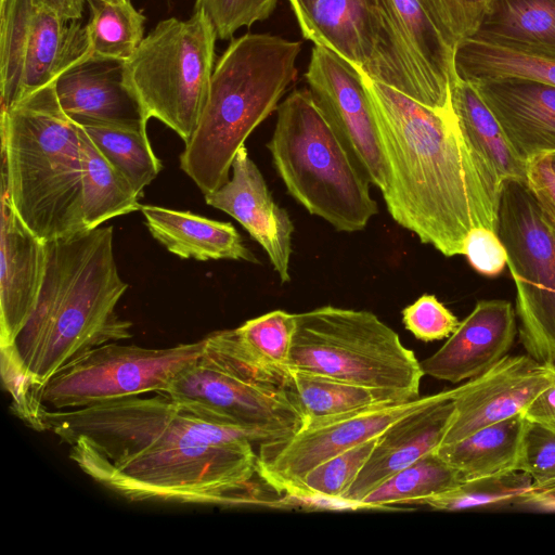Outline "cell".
<instances>
[{
    "label": "cell",
    "mask_w": 555,
    "mask_h": 555,
    "mask_svg": "<svg viewBox=\"0 0 555 555\" xmlns=\"http://www.w3.org/2000/svg\"><path fill=\"white\" fill-rule=\"evenodd\" d=\"M113 228L47 242L42 288L14 341L1 351V375L14 413L42 429V387L90 350L131 337L116 306L128 288L113 249Z\"/></svg>",
    "instance_id": "3"
},
{
    "label": "cell",
    "mask_w": 555,
    "mask_h": 555,
    "mask_svg": "<svg viewBox=\"0 0 555 555\" xmlns=\"http://www.w3.org/2000/svg\"><path fill=\"white\" fill-rule=\"evenodd\" d=\"M527 184L545 215L555 225V173L544 155L528 162Z\"/></svg>",
    "instance_id": "41"
},
{
    "label": "cell",
    "mask_w": 555,
    "mask_h": 555,
    "mask_svg": "<svg viewBox=\"0 0 555 555\" xmlns=\"http://www.w3.org/2000/svg\"><path fill=\"white\" fill-rule=\"evenodd\" d=\"M516 333L508 300H480L442 347L421 361L424 375L453 384L474 378L507 354Z\"/></svg>",
    "instance_id": "18"
},
{
    "label": "cell",
    "mask_w": 555,
    "mask_h": 555,
    "mask_svg": "<svg viewBox=\"0 0 555 555\" xmlns=\"http://www.w3.org/2000/svg\"><path fill=\"white\" fill-rule=\"evenodd\" d=\"M295 326L294 313L273 310L234 328L238 345L246 357L285 387L291 377V349Z\"/></svg>",
    "instance_id": "33"
},
{
    "label": "cell",
    "mask_w": 555,
    "mask_h": 555,
    "mask_svg": "<svg viewBox=\"0 0 555 555\" xmlns=\"http://www.w3.org/2000/svg\"><path fill=\"white\" fill-rule=\"evenodd\" d=\"M90 17L85 26L91 55L129 59L144 38L146 17L130 0H87Z\"/></svg>",
    "instance_id": "32"
},
{
    "label": "cell",
    "mask_w": 555,
    "mask_h": 555,
    "mask_svg": "<svg viewBox=\"0 0 555 555\" xmlns=\"http://www.w3.org/2000/svg\"><path fill=\"white\" fill-rule=\"evenodd\" d=\"M524 414L485 426L470 435L440 444L436 452L463 482L519 470L526 431Z\"/></svg>",
    "instance_id": "26"
},
{
    "label": "cell",
    "mask_w": 555,
    "mask_h": 555,
    "mask_svg": "<svg viewBox=\"0 0 555 555\" xmlns=\"http://www.w3.org/2000/svg\"><path fill=\"white\" fill-rule=\"evenodd\" d=\"M454 69L459 78L469 82L521 77L555 86V59L531 55L472 38H465L456 44Z\"/></svg>",
    "instance_id": "29"
},
{
    "label": "cell",
    "mask_w": 555,
    "mask_h": 555,
    "mask_svg": "<svg viewBox=\"0 0 555 555\" xmlns=\"http://www.w3.org/2000/svg\"><path fill=\"white\" fill-rule=\"evenodd\" d=\"M459 387L392 404L378 405L314 423L294 435L258 446V474L281 493L319 464L379 436L406 414L455 397Z\"/></svg>",
    "instance_id": "13"
},
{
    "label": "cell",
    "mask_w": 555,
    "mask_h": 555,
    "mask_svg": "<svg viewBox=\"0 0 555 555\" xmlns=\"http://www.w3.org/2000/svg\"><path fill=\"white\" fill-rule=\"evenodd\" d=\"M537 494L531 477L522 470H513L465 481L426 500L424 505L440 511H462L515 503L532 504Z\"/></svg>",
    "instance_id": "34"
},
{
    "label": "cell",
    "mask_w": 555,
    "mask_h": 555,
    "mask_svg": "<svg viewBox=\"0 0 555 555\" xmlns=\"http://www.w3.org/2000/svg\"><path fill=\"white\" fill-rule=\"evenodd\" d=\"M543 508L548 511H555V493L551 494L543 502Z\"/></svg>",
    "instance_id": "45"
},
{
    "label": "cell",
    "mask_w": 555,
    "mask_h": 555,
    "mask_svg": "<svg viewBox=\"0 0 555 555\" xmlns=\"http://www.w3.org/2000/svg\"><path fill=\"white\" fill-rule=\"evenodd\" d=\"M453 414L452 398L422 406L391 424L378 436L367 461L341 499L361 502L396 473L437 450Z\"/></svg>",
    "instance_id": "21"
},
{
    "label": "cell",
    "mask_w": 555,
    "mask_h": 555,
    "mask_svg": "<svg viewBox=\"0 0 555 555\" xmlns=\"http://www.w3.org/2000/svg\"><path fill=\"white\" fill-rule=\"evenodd\" d=\"M54 87L61 107L80 126L147 125L126 86L122 60L88 54L64 70Z\"/></svg>",
    "instance_id": "19"
},
{
    "label": "cell",
    "mask_w": 555,
    "mask_h": 555,
    "mask_svg": "<svg viewBox=\"0 0 555 555\" xmlns=\"http://www.w3.org/2000/svg\"><path fill=\"white\" fill-rule=\"evenodd\" d=\"M90 478L131 501L270 505L254 483L264 436L207 420L169 397L42 412Z\"/></svg>",
    "instance_id": "1"
},
{
    "label": "cell",
    "mask_w": 555,
    "mask_h": 555,
    "mask_svg": "<svg viewBox=\"0 0 555 555\" xmlns=\"http://www.w3.org/2000/svg\"><path fill=\"white\" fill-rule=\"evenodd\" d=\"M1 182L27 228L46 242L88 231L79 125L54 82L1 109Z\"/></svg>",
    "instance_id": "4"
},
{
    "label": "cell",
    "mask_w": 555,
    "mask_h": 555,
    "mask_svg": "<svg viewBox=\"0 0 555 555\" xmlns=\"http://www.w3.org/2000/svg\"><path fill=\"white\" fill-rule=\"evenodd\" d=\"M305 78L314 102L361 170L384 192L389 175L363 70L336 52L314 44Z\"/></svg>",
    "instance_id": "14"
},
{
    "label": "cell",
    "mask_w": 555,
    "mask_h": 555,
    "mask_svg": "<svg viewBox=\"0 0 555 555\" xmlns=\"http://www.w3.org/2000/svg\"><path fill=\"white\" fill-rule=\"evenodd\" d=\"M496 232L516 286L520 343L527 354L555 366V225L527 181L503 182Z\"/></svg>",
    "instance_id": "10"
},
{
    "label": "cell",
    "mask_w": 555,
    "mask_h": 555,
    "mask_svg": "<svg viewBox=\"0 0 555 555\" xmlns=\"http://www.w3.org/2000/svg\"><path fill=\"white\" fill-rule=\"evenodd\" d=\"M470 83L524 160L555 152V86L521 77Z\"/></svg>",
    "instance_id": "20"
},
{
    "label": "cell",
    "mask_w": 555,
    "mask_h": 555,
    "mask_svg": "<svg viewBox=\"0 0 555 555\" xmlns=\"http://www.w3.org/2000/svg\"><path fill=\"white\" fill-rule=\"evenodd\" d=\"M278 0H196L194 11H203L211 22L217 38L230 39L243 26L268 18Z\"/></svg>",
    "instance_id": "36"
},
{
    "label": "cell",
    "mask_w": 555,
    "mask_h": 555,
    "mask_svg": "<svg viewBox=\"0 0 555 555\" xmlns=\"http://www.w3.org/2000/svg\"><path fill=\"white\" fill-rule=\"evenodd\" d=\"M205 344V338L163 349L104 344L54 375L41 389V402L50 410H69L160 393L203 354Z\"/></svg>",
    "instance_id": "11"
},
{
    "label": "cell",
    "mask_w": 555,
    "mask_h": 555,
    "mask_svg": "<svg viewBox=\"0 0 555 555\" xmlns=\"http://www.w3.org/2000/svg\"><path fill=\"white\" fill-rule=\"evenodd\" d=\"M0 348L9 347L38 301L46 269L47 242L17 215L1 182Z\"/></svg>",
    "instance_id": "17"
},
{
    "label": "cell",
    "mask_w": 555,
    "mask_h": 555,
    "mask_svg": "<svg viewBox=\"0 0 555 555\" xmlns=\"http://www.w3.org/2000/svg\"><path fill=\"white\" fill-rule=\"evenodd\" d=\"M519 470L527 473L539 494L555 493V433L530 423Z\"/></svg>",
    "instance_id": "37"
},
{
    "label": "cell",
    "mask_w": 555,
    "mask_h": 555,
    "mask_svg": "<svg viewBox=\"0 0 555 555\" xmlns=\"http://www.w3.org/2000/svg\"><path fill=\"white\" fill-rule=\"evenodd\" d=\"M451 104L460 130L473 154L498 185L527 181L528 163L513 149L498 120L469 81L456 75L450 83Z\"/></svg>",
    "instance_id": "24"
},
{
    "label": "cell",
    "mask_w": 555,
    "mask_h": 555,
    "mask_svg": "<svg viewBox=\"0 0 555 555\" xmlns=\"http://www.w3.org/2000/svg\"><path fill=\"white\" fill-rule=\"evenodd\" d=\"M147 125H85L81 126L99 151L118 169L141 196L160 172L163 166L154 154Z\"/></svg>",
    "instance_id": "31"
},
{
    "label": "cell",
    "mask_w": 555,
    "mask_h": 555,
    "mask_svg": "<svg viewBox=\"0 0 555 555\" xmlns=\"http://www.w3.org/2000/svg\"><path fill=\"white\" fill-rule=\"evenodd\" d=\"M363 74L389 175L382 194L390 216L446 257L463 255L472 229L496 231L501 188L469 150L453 108Z\"/></svg>",
    "instance_id": "2"
},
{
    "label": "cell",
    "mask_w": 555,
    "mask_h": 555,
    "mask_svg": "<svg viewBox=\"0 0 555 555\" xmlns=\"http://www.w3.org/2000/svg\"><path fill=\"white\" fill-rule=\"evenodd\" d=\"M82 157L83 220L87 230L141 210L140 195L126 177L99 151L79 125Z\"/></svg>",
    "instance_id": "28"
},
{
    "label": "cell",
    "mask_w": 555,
    "mask_h": 555,
    "mask_svg": "<svg viewBox=\"0 0 555 555\" xmlns=\"http://www.w3.org/2000/svg\"><path fill=\"white\" fill-rule=\"evenodd\" d=\"M67 22L81 18L87 0H34Z\"/></svg>",
    "instance_id": "43"
},
{
    "label": "cell",
    "mask_w": 555,
    "mask_h": 555,
    "mask_svg": "<svg viewBox=\"0 0 555 555\" xmlns=\"http://www.w3.org/2000/svg\"><path fill=\"white\" fill-rule=\"evenodd\" d=\"M468 38L555 59V0H491Z\"/></svg>",
    "instance_id": "25"
},
{
    "label": "cell",
    "mask_w": 555,
    "mask_h": 555,
    "mask_svg": "<svg viewBox=\"0 0 555 555\" xmlns=\"http://www.w3.org/2000/svg\"><path fill=\"white\" fill-rule=\"evenodd\" d=\"M447 41L456 44L469 37L466 13L461 0H420Z\"/></svg>",
    "instance_id": "40"
},
{
    "label": "cell",
    "mask_w": 555,
    "mask_h": 555,
    "mask_svg": "<svg viewBox=\"0 0 555 555\" xmlns=\"http://www.w3.org/2000/svg\"><path fill=\"white\" fill-rule=\"evenodd\" d=\"M276 113L267 147L287 192L336 230H363L378 212L370 181L309 89L294 90Z\"/></svg>",
    "instance_id": "6"
},
{
    "label": "cell",
    "mask_w": 555,
    "mask_h": 555,
    "mask_svg": "<svg viewBox=\"0 0 555 555\" xmlns=\"http://www.w3.org/2000/svg\"><path fill=\"white\" fill-rule=\"evenodd\" d=\"M463 256L486 276L499 275L507 266V253L496 231L476 227L466 236Z\"/></svg>",
    "instance_id": "39"
},
{
    "label": "cell",
    "mask_w": 555,
    "mask_h": 555,
    "mask_svg": "<svg viewBox=\"0 0 555 555\" xmlns=\"http://www.w3.org/2000/svg\"><path fill=\"white\" fill-rule=\"evenodd\" d=\"M466 13L469 37L477 29L481 17L491 0H461ZM468 38V37H467Z\"/></svg>",
    "instance_id": "44"
},
{
    "label": "cell",
    "mask_w": 555,
    "mask_h": 555,
    "mask_svg": "<svg viewBox=\"0 0 555 555\" xmlns=\"http://www.w3.org/2000/svg\"><path fill=\"white\" fill-rule=\"evenodd\" d=\"M554 383V365L529 354H506L485 373L459 386L453 398L454 414L441 444L525 414L532 401Z\"/></svg>",
    "instance_id": "15"
},
{
    "label": "cell",
    "mask_w": 555,
    "mask_h": 555,
    "mask_svg": "<svg viewBox=\"0 0 555 555\" xmlns=\"http://www.w3.org/2000/svg\"><path fill=\"white\" fill-rule=\"evenodd\" d=\"M286 388L302 416V427L373 406L408 401L388 391L296 369H291Z\"/></svg>",
    "instance_id": "27"
},
{
    "label": "cell",
    "mask_w": 555,
    "mask_h": 555,
    "mask_svg": "<svg viewBox=\"0 0 555 555\" xmlns=\"http://www.w3.org/2000/svg\"><path fill=\"white\" fill-rule=\"evenodd\" d=\"M231 169L232 178L205 195L206 204L238 221L267 253L281 282L286 283L291 280L293 221L274 202L245 145L235 155Z\"/></svg>",
    "instance_id": "16"
},
{
    "label": "cell",
    "mask_w": 555,
    "mask_h": 555,
    "mask_svg": "<svg viewBox=\"0 0 555 555\" xmlns=\"http://www.w3.org/2000/svg\"><path fill=\"white\" fill-rule=\"evenodd\" d=\"M291 369L395 393L420 397L424 372L414 351L376 314L323 306L295 313Z\"/></svg>",
    "instance_id": "7"
},
{
    "label": "cell",
    "mask_w": 555,
    "mask_h": 555,
    "mask_svg": "<svg viewBox=\"0 0 555 555\" xmlns=\"http://www.w3.org/2000/svg\"><path fill=\"white\" fill-rule=\"evenodd\" d=\"M203 354L160 392L223 426L264 436L270 442L302 427L287 388L242 351L234 330L207 336Z\"/></svg>",
    "instance_id": "8"
},
{
    "label": "cell",
    "mask_w": 555,
    "mask_h": 555,
    "mask_svg": "<svg viewBox=\"0 0 555 555\" xmlns=\"http://www.w3.org/2000/svg\"><path fill=\"white\" fill-rule=\"evenodd\" d=\"M544 156H545L547 164L551 167L552 171L555 173V152L544 155Z\"/></svg>",
    "instance_id": "46"
},
{
    "label": "cell",
    "mask_w": 555,
    "mask_h": 555,
    "mask_svg": "<svg viewBox=\"0 0 555 555\" xmlns=\"http://www.w3.org/2000/svg\"><path fill=\"white\" fill-rule=\"evenodd\" d=\"M463 483L457 472L435 451L429 452L373 489L361 502L370 508L421 504Z\"/></svg>",
    "instance_id": "30"
},
{
    "label": "cell",
    "mask_w": 555,
    "mask_h": 555,
    "mask_svg": "<svg viewBox=\"0 0 555 555\" xmlns=\"http://www.w3.org/2000/svg\"><path fill=\"white\" fill-rule=\"evenodd\" d=\"M141 212L152 236L180 258L259 262L230 222L155 205L141 206Z\"/></svg>",
    "instance_id": "23"
},
{
    "label": "cell",
    "mask_w": 555,
    "mask_h": 555,
    "mask_svg": "<svg viewBox=\"0 0 555 555\" xmlns=\"http://www.w3.org/2000/svg\"><path fill=\"white\" fill-rule=\"evenodd\" d=\"M524 415L530 423L555 433V383L532 401Z\"/></svg>",
    "instance_id": "42"
},
{
    "label": "cell",
    "mask_w": 555,
    "mask_h": 555,
    "mask_svg": "<svg viewBox=\"0 0 555 555\" xmlns=\"http://www.w3.org/2000/svg\"><path fill=\"white\" fill-rule=\"evenodd\" d=\"M402 322L415 338L426 343L448 338L460 324L457 318L429 294L402 310Z\"/></svg>",
    "instance_id": "38"
},
{
    "label": "cell",
    "mask_w": 555,
    "mask_h": 555,
    "mask_svg": "<svg viewBox=\"0 0 555 555\" xmlns=\"http://www.w3.org/2000/svg\"><path fill=\"white\" fill-rule=\"evenodd\" d=\"M299 41L269 34L233 39L214 68L198 124L180 168L205 195L221 188L246 139L295 80Z\"/></svg>",
    "instance_id": "5"
},
{
    "label": "cell",
    "mask_w": 555,
    "mask_h": 555,
    "mask_svg": "<svg viewBox=\"0 0 555 555\" xmlns=\"http://www.w3.org/2000/svg\"><path fill=\"white\" fill-rule=\"evenodd\" d=\"M217 34L203 11L160 21L125 61V82L145 119L156 118L188 143L204 108Z\"/></svg>",
    "instance_id": "9"
},
{
    "label": "cell",
    "mask_w": 555,
    "mask_h": 555,
    "mask_svg": "<svg viewBox=\"0 0 555 555\" xmlns=\"http://www.w3.org/2000/svg\"><path fill=\"white\" fill-rule=\"evenodd\" d=\"M377 438L378 436L319 464L300 481L286 488L280 494L311 493L341 499L367 461Z\"/></svg>",
    "instance_id": "35"
},
{
    "label": "cell",
    "mask_w": 555,
    "mask_h": 555,
    "mask_svg": "<svg viewBox=\"0 0 555 555\" xmlns=\"http://www.w3.org/2000/svg\"><path fill=\"white\" fill-rule=\"evenodd\" d=\"M90 54L85 26L34 0H0L1 109L48 86Z\"/></svg>",
    "instance_id": "12"
},
{
    "label": "cell",
    "mask_w": 555,
    "mask_h": 555,
    "mask_svg": "<svg viewBox=\"0 0 555 555\" xmlns=\"http://www.w3.org/2000/svg\"><path fill=\"white\" fill-rule=\"evenodd\" d=\"M305 39L364 69L383 31L379 0H288Z\"/></svg>",
    "instance_id": "22"
}]
</instances>
